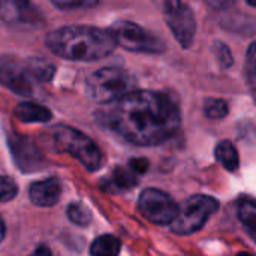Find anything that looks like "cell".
I'll list each match as a JSON object with an SVG mask.
<instances>
[{"label":"cell","instance_id":"cell-1","mask_svg":"<svg viewBox=\"0 0 256 256\" xmlns=\"http://www.w3.org/2000/svg\"><path fill=\"white\" fill-rule=\"evenodd\" d=\"M99 122L134 146H158L176 135L182 117L176 100L162 92L134 90L99 111Z\"/></svg>","mask_w":256,"mask_h":256},{"label":"cell","instance_id":"cell-2","mask_svg":"<svg viewBox=\"0 0 256 256\" xmlns=\"http://www.w3.org/2000/svg\"><path fill=\"white\" fill-rule=\"evenodd\" d=\"M46 48L69 62H98L110 56L117 44L110 30L93 26H63L45 38Z\"/></svg>","mask_w":256,"mask_h":256},{"label":"cell","instance_id":"cell-3","mask_svg":"<svg viewBox=\"0 0 256 256\" xmlns=\"http://www.w3.org/2000/svg\"><path fill=\"white\" fill-rule=\"evenodd\" d=\"M44 140L52 147V150L70 154L88 171H96L100 168V150L94 144V141L82 132L70 126L57 124L48 129L46 136H44Z\"/></svg>","mask_w":256,"mask_h":256},{"label":"cell","instance_id":"cell-4","mask_svg":"<svg viewBox=\"0 0 256 256\" xmlns=\"http://www.w3.org/2000/svg\"><path fill=\"white\" fill-rule=\"evenodd\" d=\"M136 90V80L122 68H100L88 75L86 81L87 96L104 105L114 104L128 93Z\"/></svg>","mask_w":256,"mask_h":256},{"label":"cell","instance_id":"cell-5","mask_svg":"<svg viewBox=\"0 0 256 256\" xmlns=\"http://www.w3.org/2000/svg\"><path fill=\"white\" fill-rule=\"evenodd\" d=\"M219 210V201L208 195H192L180 207L177 218L171 224L172 232L189 236L200 231L208 218Z\"/></svg>","mask_w":256,"mask_h":256},{"label":"cell","instance_id":"cell-6","mask_svg":"<svg viewBox=\"0 0 256 256\" xmlns=\"http://www.w3.org/2000/svg\"><path fill=\"white\" fill-rule=\"evenodd\" d=\"M108 30L111 32L116 44L130 52L160 54L165 51V42L136 22L117 21Z\"/></svg>","mask_w":256,"mask_h":256},{"label":"cell","instance_id":"cell-7","mask_svg":"<svg viewBox=\"0 0 256 256\" xmlns=\"http://www.w3.org/2000/svg\"><path fill=\"white\" fill-rule=\"evenodd\" d=\"M138 210L152 224L171 225L177 218L178 206L168 194L150 188L141 192L138 200Z\"/></svg>","mask_w":256,"mask_h":256},{"label":"cell","instance_id":"cell-8","mask_svg":"<svg viewBox=\"0 0 256 256\" xmlns=\"http://www.w3.org/2000/svg\"><path fill=\"white\" fill-rule=\"evenodd\" d=\"M0 21L20 30L39 28L45 18L30 0H0Z\"/></svg>","mask_w":256,"mask_h":256},{"label":"cell","instance_id":"cell-9","mask_svg":"<svg viewBox=\"0 0 256 256\" xmlns=\"http://www.w3.org/2000/svg\"><path fill=\"white\" fill-rule=\"evenodd\" d=\"M0 84L24 98H32L36 92V82L30 76L26 62L14 56H0Z\"/></svg>","mask_w":256,"mask_h":256},{"label":"cell","instance_id":"cell-10","mask_svg":"<svg viewBox=\"0 0 256 256\" xmlns=\"http://www.w3.org/2000/svg\"><path fill=\"white\" fill-rule=\"evenodd\" d=\"M8 142L15 164L22 172H33L44 166V158L30 138L22 135H10Z\"/></svg>","mask_w":256,"mask_h":256},{"label":"cell","instance_id":"cell-11","mask_svg":"<svg viewBox=\"0 0 256 256\" xmlns=\"http://www.w3.org/2000/svg\"><path fill=\"white\" fill-rule=\"evenodd\" d=\"M166 26L183 48H189L196 33V20L188 4H182L177 10L165 15Z\"/></svg>","mask_w":256,"mask_h":256},{"label":"cell","instance_id":"cell-12","mask_svg":"<svg viewBox=\"0 0 256 256\" xmlns=\"http://www.w3.org/2000/svg\"><path fill=\"white\" fill-rule=\"evenodd\" d=\"M62 195V183L57 177L34 182L28 189L30 201L38 207H52Z\"/></svg>","mask_w":256,"mask_h":256},{"label":"cell","instance_id":"cell-13","mask_svg":"<svg viewBox=\"0 0 256 256\" xmlns=\"http://www.w3.org/2000/svg\"><path fill=\"white\" fill-rule=\"evenodd\" d=\"M14 116L22 123H46L52 117L48 108L33 102L18 104L14 110Z\"/></svg>","mask_w":256,"mask_h":256},{"label":"cell","instance_id":"cell-14","mask_svg":"<svg viewBox=\"0 0 256 256\" xmlns=\"http://www.w3.org/2000/svg\"><path fill=\"white\" fill-rule=\"evenodd\" d=\"M26 62L27 70L36 84L50 82L56 75V66L51 60L45 57H30Z\"/></svg>","mask_w":256,"mask_h":256},{"label":"cell","instance_id":"cell-15","mask_svg":"<svg viewBox=\"0 0 256 256\" xmlns=\"http://www.w3.org/2000/svg\"><path fill=\"white\" fill-rule=\"evenodd\" d=\"M214 156H216L218 162L224 165L225 170H228L231 172L238 170V165H240L238 152L231 141H228V140L220 141L214 148Z\"/></svg>","mask_w":256,"mask_h":256},{"label":"cell","instance_id":"cell-16","mask_svg":"<svg viewBox=\"0 0 256 256\" xmlns=\"http://www.w3.org/2000/svg\"><path fill=\"white\" fill-rule=\"evenodd\" d=\"M237 216L246 228L250 238L256 243V202L252 200H240L237 202Z\"/></svg>","mask_w":256,"mask_h":256},{"label":"cell","instance_id":"cell-17","mask_svg":"<svg viewBox=\"0 0 256 256\" xmlns=\"http://www.w3.org/2000/svg\"><path fill=\"white\" fill-rule=\"evenodd\" d=\"M120 250H122V242L111 234L99 236L90 246L92 256H118Z\"/></svg>","mask_w":256,"mask_h":256},{"label":"cell","instance_id":"cell-18","mask_svg":"<svg viewBox=\"0 0 256 256\" xmlns=\"http://www.w3.org/2000/svg\"><path fill=\"white\" fill-rule=\"evenodd\" d=\"M108 189L110 192H118V190H128V189H132L136 186L138 180L136 177L134 176V172L128 168H123V166H117L114 171H112V177L111 180L108 182Z\"/></svg>","mask_w":256,"mask_h":256},{"label":"cell","instance_id":"cell-19","mask_svg":"<svg viewBox=\"0 0 256 256\" xmlns=\"http://www.w3.org/2000/svg\"><path fill=\"white\" fill-rule=\"evenodd\" d=\"M228 111H230L228 104L224 99L210 98V99H206V102H204V114L210 120L225 118L228 116Z\"/></svg>","mask_w":256,"mask_h":256},{"label":"cell","instance_id":"cell-20","mask_svg":"<svg viewBox=\"0 0 256 256\" xmlns=\"http://www.w3.org/2000/svg\"><path fill=\"white\" fill-rule=\"evenodd\" d=\"M66 214H68L69 220L78 226H86L92 222V212L84 204H80V202L69 204Z\"/></svg>","mask_w":256,"mask_h":256},{"label":"cell","instance_id":"cell-21","mask_svg":"<svg viewBox=\"0 0 256 256\" xmlns=\"http://www.w3.org/2000/svg\"><path fill=\"white\" fill-rule=\"evenodd\" d=\"M244 74L249 86L256 90V42H252L246 52V64H244Z\"/></svg>","mask_w":256,"mask_h":256},{"label":"cell","instance_id":"cell-22","mask_svg":"<svg viewBox=\"0 0 256 256\" xmlns=\"http://www.w3.org/2000/svg\"><path fill=\"white\" fill-rule=\"evenodd\" d=\"M56 8L62 10H74V9H90L100 3V0H50Z\"/></svg>","mask_w":256,"mask_h":256},{"label":"cell","instance_id":"cell-23","mask_svg":"<svg viewBox=\"0 0 256 256\" xmlns=\"http://www.w3.org/2000/svg\"><path fill=\"white\" fill-rule=\"evenodd\" d=\"M213 51H214V56L219 62V64L222 68H231L232 63H234V57H232V52L230 50V46L225 44V42H220V40H216L213 44Z\"/></svg>","mask_w":256,"mask_h":256},{"label":"cell","instance_id":"cell-24","mask_svg":"<svg viewBox=\"0 0 256 256\" xmlns=\"http://www.w3.org/2000/svg\"><path fill=\"white\" fill-rule=\"evenodd\" d=\"M16 192V183L10 177H0V202H8L14 200Z\"/></svg>","mask_w":256,"mask_h":256},{"label":"cell","instance_id":"cell-25","mask_svg":"<svg viewBox=\"0 0 256 256\" xmlns=\"http://www.w3.org/2000/svg\"><path fill=\"white\" fill-rule=\"evenodd\" d=\"M154 2V4L160 9V12L164 14V15H170V14H172L174 10H177L183 3H182V0H153Z\"/></svg>","mask_w":256,"mask_h":256},{"label":"cell","instance_id":"cell-26","mask_svg":"<svg viewBox=\"0 0 256 256\" xmlns=\"http://www.w3.org/2000/svg\"><path fill=\"white\" fill-rule=\"evenodd\" d=\"M150 166V162L146 158H132L129 160V170L134 174H146Z\"/></svg>","mask_w":256,"mask_h":256},{"label":"cell","instance_id":"cell-27","mask_svg":"<svg viewBox=\"0 0 256 256\" xmlns=\"http://www.w3.org/2000/svg\"><path fill=\"white\" fill-rule=\"evenodd\" d=\"M204 3L214 10H224L231 8L236 3V0H204Z\"/></svg>","mask_w":256,"mask_h":256},{"label":"cell","instance_id":"cell-28","mask_svg":"<svg viewBox=\"0 0 256 256\" xmlns=\"http://www.w3.org/2000/svg\"><path fill=\"white\" fill-rule=\"evenodd\" d=\"M32 256H51V252H50V249L48 248H45V246H39Z\"/></svg>","mask_w":256,"mask_h":256},{"label":"cell","instance_id":"cell-29","mask_svg":"<svg viewBox=\"0 0 256 256\" xmlns=\"http://www.w3.org/2000/svg\"><path fill=\"white\" fill-rule=\"evenodd\" d=\"M4 234H6V226H4V222H3V219L0 218V242H3V238H4Z\"/></svg>","mask_w":256,"mask_h":256},{"label":"cell","instance_id":"cell-30","mask_svg":"<svg viewBox=\"0 0 256 256\" xmlns=\"http://www.w3.org/2000/svg\"><path fill=\"white\" fill-rule=\"evenodd\" d=\"M248 2V4H250L252 8H256V0H246Z\"/></svg>","mask_w":256,"mask_h":256},{"label":"cell","instance_id":"cell-31","mask_svg":"<svg viewBox=\"0 0 256 256\" xmlns=\"http://www.w3.org/2000/svg\"><path fill=\"white\" fill-rule=\"evenodd\" d=\"M238 256H250L249 254H244V252H242V254H238Z\"/></svg>","mask_w":256,"mask_h":256}]
</instances>
